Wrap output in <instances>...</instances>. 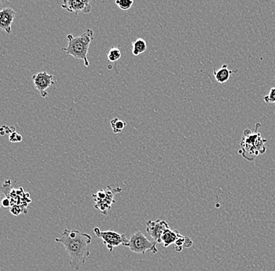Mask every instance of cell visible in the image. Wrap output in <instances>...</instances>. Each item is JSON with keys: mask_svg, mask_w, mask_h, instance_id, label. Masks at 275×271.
Here are the masks:
<instances>
[{"mask_svg": "<svg viewBox=\"0 0 275 271\" xmlns=\"http://www.w3.org/2000/svg\"><path fill=\"white\" fill-rule=\"evenodd\" d=\"M92 237L89 234L84 233L78 230L65 229L60 238L55 239V242L62 244L69 256L70 265L71 268L79 270L86 264L88 257L91 253L90 245Z\"/></svg>", "mask_w": 275, "mask_h": 271, "instance_id": "6da1fadb", "label": "cell"}, {"mask_svg": "<svg viewBox=\"0 0 275 271\" xmlns=\"http://www.w3.org/2000/svg\"><path fill=\"white\" fill-rule=\"evenodd\" d=\"M261 126L260 123H257L254 131L246 129L243 131V138L240 142L241 149L239 153L248 161H254L256 157L259 155L266 153L265 143L268 140L263 138L259 131Z\"/></svg>", "mask_w": 275, "mask_h": 271, "instance_id": "7a4b0ae2", "label": "cell"}, {"mask_svg": "<svg viewBox=\"0 0 275 271\" xmlns=\"http://www.w3.org/2000/svg\"><path fill=\"white\" fill-rule=\"evenodd\" d=\"M93 38L94 32L91 29H86L82 35L76 38L72 35H68L67 36L68 41V47L63 48L62 50L77 60H83L85 66L86 68H89L90 61L88 60V53Z\"/></svg>", "mask_w": 275, "mask_h": 271, "instance_id": "3957f363", "label": "cell"}, {"mask_svg": "<svg viewBox=\"0 0 275 271\" xmlns=\"http://www.w3.org/2000/svg\"><path fill=\"white\" fill-rule=\"evenodd\" d=\"M121 191V187L112 186H107L106 189L97 191L95 194L92 195L95 209H98L104 215H108L111 209L112 205L115 202V195Z\"/></svg>", "mask_w": 275, "mask_h": 271, "instance_id": "277c9868", "label": "cell"}, {"mask_svg": "<svg viewBox=\"0 0 275 271\" xmlns=\"http://www.w3.org/2000/svg\"><path fill=\"white\" fill-rule=\"evenodd\" d=\"M157 245L155 242L150 240L141 231H137L130 238L128 247L131 252L139 254H146L147 252L157 254L158 253Z\"/></svg>", "mask_w": 275, "mask_h": 271, "instance_id": "5b68a950", "label": "cell"}, {"mask_svg": "<svg viewBox=\"0 0 275 271\" xmlns=\"http://www.w3.org/2000/svg\"><path fill=\"white\" fill-rule=\"evenodd\" d=\"M94 233L98 238L102 239L103 244L106 246L109 252H113L115 248L120 246L128 247V240L124 234L117 233L113 230L102 231L98 228H94Z\"/></svg>", "mask_w": 275, "mask_h": 271, "instance_id": "8992f818", "label": "cell"}, {"mask_svg": "<svg viewBox=\"0 0 275 271\" xmlns=\"http://www.w3.org/2000/svg\"><path fill=\"white\" fill-rule=\"evenodd\" d=\"M169 225L165 220L158 219L157 220H149L146 223V231L151 237L152 240L157 244L161 243V237L164 231L169 228Z\"/></svg>", "mask_w": 275, "mask_h": 271, "instance_id": "52a82bcc", "label": "cell"}, {"mask_svg": "<svg viewBox=\"0 0 275 271\" xmlns=\"http://www.w3.org/2000/svg\"><path fill=\"white\" fill-rule=\"evenodd\" d=\"M33 82L35 85L36 90L40 93L41 96L42 98H46L47 96L48 93L46 90L50 86L54 85V76L49 75L47 72H39L32 77Z\"/></svg>", "mask_w": 275, "mask_h": 271, "instance_id": "ba28073f", "label": "cell"}, {"mask_svg": "<svg viewBox=\"0 0 275 271\" xmlns=\"http://www.w3.org/2000/svg\"><path fill=\"white\" fill-rule=\"evenodd\" d=\"M61 7L75 14H78L79 12L90 13L92 10L91 2L89 0H65Z\"/></svg>", "mask_w": 275, "mask_h": 271, "instance_id": "9c48e42d", "label": "cell"}, {"mask_svg": "<svg viewBox=\"0 0 275 271\" xmlns=\"http://www.w3.org/2000/svg\"><path fill=\"white\" fill-rule=\"evenodd\" d=\"M16 16V12L12 8L6 7L0 10V29L3 30L8 35L10 34L12 24Z\"/></svg>", "mask_w": 275, "mask_h": 271, "instance_id": "30bf717a", "label": "cell"}, {"mask_svg": "<svg viewBox=\"0 0 275 271\" xmlns=\"http://www.w3.org/2000/svg\"><path fill=\"white\" fill-rule=\"evenodd\" d=\"M181 234L178 230H172L168 228L164 231L161 237V243H163L164 247L168 248L172 245L175 244L177 239H179Z\"/></svg>", "mask_w": 275, "mask_h": 271, "instance_id": "8fae6325", "label": "cell"}, {"mask_svg": "<svg viewBox=\"0 0 275 271\" xmlns=\"http://www.w3.org/2000/svg\"><path fill=\"white\" fill-rule=\"evenodd\" d=\"M213 72L214 78H215L217 82L220 83V84H224V83H226V82L229 80L230 78H231V75H232L234 71L228 69L227 64H224V65H223L220 69L217 70V71H216L215 69H213Z\"/></svg>", "mask_w": 275, "mask_h": 271, "instance_id": "7c38bea8", "label": "cell"}, {"mask_svg": "<svg viewBox=\"0 0 275 271\" xmlns=\"http://www.w3.org/2000/svg\"><path fill=\"white\" fill-rule=\"evenodd\" d=\"M147 50V43L143 38H137L132 42V54L135 57H138L142 53H146Z\"/></svg>", "mask_w": 275, "mask_h": 271, "instance_id": "4fadbf2b", "label": "cell"}, {"mask_svg": "<svg viewBox=\"0 0 275 271\" xmlns=\"http://www.w3.org/2000/svg\"><path fill=\"white\" fill-rule=\"evenodd\" d=\"M193 245V242L188 237H184L181 235L175 243V250L181 253L184 248H190Z\"/></svg>", "mask_w": 275, "mask_h": 271, "instance_id": "5bb4252c", "label": "cell"}, {"mask_svg": "<svg viewBox=\"0 0 275 271\" xmlns=\"http://www.w3.org/2000/svg\"><path fill=\"white\" fill-rule=\"evenodd\" d=\"M110 126L114 134H119L122 132L126 126V123L119 118H113L110 121Z\"/></svg>", "mask_w": 275, "mask_h": 271, "instance_id": "9a60e30c", "label": "cell"}, {"mask_svg": "<svg viewBox=\"0 0 275 271\" xmlns=\"http://www.w3.org/2000/svg\"><path fill=\"white\" fill-rule=\"evenodd\" d=\"M121 58V53L118 48H111L108 52L107 59L110 63L117 62Z\"/></svg>", "mask_w": 275, "mask_h": 271, "instance_id": "2e32d148", "label": "cell"}, {"mask_svg": "<svg viewBox=\"0 0 275 271\" xmlns=\"http://www.w3.org/2000/svg\"><path fill=\"white\" fill-rule=\"evenodd\" d=\"M115 3L122 10L127 11L131 9L134 4L133 0H117Z\"/></svg>", "mask_w": 275, "mask_h": 271, "instance_id": "e0dca14e", "label": "cell"}, {"mask_svg": "<svg viewBox=\"0 0 275 271\" xmlns=\"http://www.w3.org/2000/svg\"><path fill=\"white\" fill-rule=\"evenodd\" d=\"M267 103H275V88H272L268 95L264 97Z\"/></svg>", "mask_w": 275, "mask_h": 271, "instance_id": "ac0fdd59", "label": "cell"}, {"mask_svg": "<svg viewBox=\"0 0 275 271\" xmlns=\"http://www.w3.org/2000/svg\"><path fill=\"white\" fill-rule=\"evenodd\" d=\"M15 131H16V128L14 127H12V126L3 125L0 128V135H10Z\"/></svg>", "mask_w": 275, "mask_h": 271, "instance_id": "d6986e66", "label": "cell"}, {"mask_svg": "<svg viewBox=\"0 0 275 271\" xmlns=\"http://www.w3.org/2000/svg\"><path fill=\"white\" fill-rule=\"evenodd\" d=\"M22 139H23L22 135H19L18 133H16V131L11 134L10 135H9V142H13V143H18V142H21Z\"/></svg>", "mask_w": 275, "mask_h": 271, "instance_id": "ffe728a7", "label": "cell"}, {"mask_svg": "<svg viewBox=\"0 0 275 271\" xmlns=\"http://www.w3.org/2000/svg\"><path fill=\"white\" fill-rule=\"evenodd\" d=\"M1 204H2L4 207H9V206H10V201H9V199H8V198L5 197L3 200L2 201V202H1Z\"/></svg>", "mask_w": 275, "mask_h": 271, "instance_id": "44dd1931", "label": "cell"}, {"mask_svg": "<svg viewBox=\"0 0 275 271\" xmlns=\"http://www.w3.org/2000/svg\"><path fill=\"white\" fill-rule=\"evenodd\" d=\"M1 197H2V195L0 194V199H1ZM1 206H2V204H1V200H0V208H1Z\"/></svg>", "mask_w": 275, "mask_h": 271, "instance_id": "7402d4cb", "label": "cell"}]
</instances>
